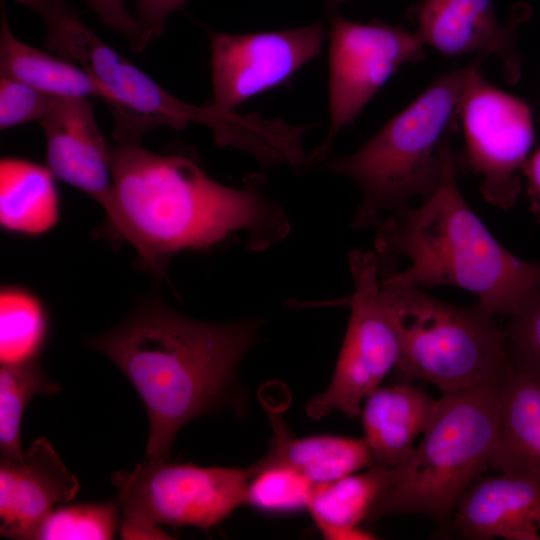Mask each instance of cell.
Instances as JSON below:
<instances>
[{"mask_svg": "<svg viewBox=\"0 0 540 540\" xmlns=\"http://www.w3.org/2000/svg\"><path fill=\"white\" fill-rule=\"evenodd\" d=\"M110 150L107 229L129 242L155 275L163 276L171 257L184 250H205L244 235L246 247L261 251L290 231L261 175H246L242 187L234 188L185 155L153 153L138 142H116Z\"/></svg>", "mask_w": 540, "mask_h": 540, "instance_id": "cell-1", "label": "cell"}, {"mask_svg": "<svg viewBox=\"0 0 540 540\" xmlns=\"http://www.w3.org/2000/svg\"><path fill=\"white\" fill-rule=\"evenodd\" d=\"M451 137L440 146L437 188L420 206L377 226L376 253L396 259L392 274L399 281L459 287L495 316L509 317L540 287V262L509 252L470 208L457 183Z\"/></svg>", "mask_w": 540, "mask_h": 540, "instance_id": "cell-3", "label": "cell"}, {"mask_svg": "<svg viewBox=\"0 0 540 540\" xmlns=\"http://www.w3.org/2000/svg\"><path fill=\"white\" fill-rule=\"evenodd\" d=\"M0 74L40 91L68 98H98L105 93L98 82L77 64L18 39L10 28L1 0Z\"/></svg>", "mask_w": 540, "mask_h": 540, "instance_id": "cell-21", "label": "cell"}, {"mask_svg": "<svg viewBox=\"0 0 540 540\" xmlns=\"http://www.w3.org/2000/svg\"><path fill=\"white\" fill-rule=\"evenodd\" d=\"M349 1H353V0H326V3H327L328 8L333 9Z\"/></svg>", "mask_w": 540, "mask_h": 540, "instance_id": "cell-32", "label": "cell"}, {"mask_svg": "<svg viewBox=\"0 0 540 540\" xmlns=\"http://www.w3.org/2000/svg\"><path fill=\"white\" fill-rule=\"evenodd\" d=\"M14 1L44 23L46 50L77 64L102 87L114 120L115 142L140 143L155 128L182 130L189 124L209 128L218 146L249 154L267 141L270 124L266 118L176 97L99 37L67 0Z\"/></svg>", "mask_w": 540, "mask_h": 540, "instance_id": "cell-4", "label": "cell"}, {"mask_svg": "<svg viewBox=\"0 0 540 540\" xmlns=\"http://www.w3.org/2000/svg\"><path fill=\"white\" fill-rule=\"evenodd\" d=\"M261 320L210 323L156 298L141 301L116 327L86 344L129 379L148 415L146 458L169 460L180 429L193 419L239 407L238 366L256 343Z\"/></svg>", "mask_w": 540, "mask_h": 540, "instance_id": "cell-2", "label": "cell"}, {"mask_svg": "<svg viewBox=\"0 0 540 540\" xmlns=\"http://www.w3.org/2000/svg\"><path fill=\"white\" fill-rule=\"evenodd\" d=\"M499 431L498 386L443 394L412 457L390 468L367 522L402 513L452 520L463 495L490 468Z\"/></svg>", "mask_w": 540, "mask_h": 540, "instance_id": "cell-7", "label": "cell"}, {"mask_svg": "<svg viewBox=\"0 0 540 540\" xmlns=\"http://www.w3.org/2000/svg\"><path fill=\"white\" fill-rule=\"evenodd\" d=\"M86 2L106 26L126 41L133 52L140 53L149 45L135 14L127 8L126 0H86Z\"/></svg>", "mask_w": 540, "mask_h": 540, "instance_id": "cell-29", "label": "cell"}, {"mask_svg": "<svg viewBox=\"0 0 540 540\" xmlns=\"http://www.w3.org/2000/svg\"><path fill=\"white\" fill-rule=\"evenodd\" d=\"M62 98L0 74V129L42 120Z\"/></svg>", "mask_w": 540, "mask_h": 540, "instance_id": "cell-27", "label": "cell"}, {"mask_svg": "<svg viewBox=\"0 0 540 540\" xmlns=\"http://www.w3.org/2000/svg\"><path fill=\"white\" fill-rule=\"evenodd\" d=\"M38 360V359H37ZM37 360L1 364L0 368V453L1 459H24L21 445V419L30 400L38 395H54L61 387Z\"/></svg>", "mask_w": 540, "mask_h": 540, "instance_id": "cell-24", "label": "cell"}, {"mask_svg": "<svg viewBox=\"0 0 540 540\" xmlns=\"http://www.w3.org/2000/svg\"><path fill=\"white\" fill-rule=\"evenodd\" d=\"M49 335V317L38 296L20 286L0 292V362L37 360Z\"/></svg>", "mask_w": 540, "mask_h": 540, "instance_id": "cell-23", "label": "cell"}, {"mask_svg": "<svg viewBox=\"0 0 540 540\" xmlns=\"http://www.w3.org/2000/svg\"><path fill=\"white\" fill-rule=\"evenodd\" d=\"M55 176L47 166L16 157L0 161V225L10 233L37 236L60 216Z\"/></svg>", "mask_w": 540, "mask_h": 540, "instance_id": "cell-19", "label": "cell"}, {"mask_svg": "<svg viewBox=\"0 0 540 540\" xmlns=\"http://www.w3.org/2000/svg\"><path fill=\"white\" fill-rule=\"evenodd\" d=\"M452 520L468 539L540 540V482L483 474L463 495Z\"/></svg>", "mask_w": 540, "mask_h": 540, "instance_id": "cell-16", "label": "cell"}, {"mask_svg": "<svg viewBox=\"0 0 540 540\" xmlns=\"http://www.w3.org/2000/svg\"><path fill=\"white\" fill-rule=\"evenodd\" d=\"M39 122L46 166L55 178L105 208L112 193L111 146L97 124L92 99L64 97Z\"/></svg>", "mask_w": 540, "mask_h": 540, "instance_id": "cell-15", "label": "cell"}, {"mask_svg": "<svg viewBox=\"0 0 540 540\" xmlns=\"http://www.w3.org/2000/svg\"><path fill=\"white\" fill-rule=\"evenodd\" d=\"M499 402V440L490 468L540 482V369L513 362Z\"/></svg>", "mask_w": 540, "mask_h": 540, "instance_id": "cell-18", "label": "cell"}, {"mask_svg": "<svg viewBox=\"0 0 540 540\" xmlns=\"http://www.w3.org/2000/svg\"><path fill=\"white\" fill-rule=\"evenodd\" d=\"M211 46L212 104L227 111L285 83L321 51L322 22L249 34L208 30Z\"/></svg>", "mask_w": 540, "mask_h": 540, "instance_id": "cell-12", "label": "cell"}, {"mask_svg": "<svg viewBox=\"0 0 540 540\" xmlns=\"http://www.w3.org/2000/svg\"><path fill=\"white\" fill-rule=\"evenodd\" d=\"M522 171L526 178L531 211L540 222V147L527 159Z\"/></svg>", "mask_w": 540, "mask_h": 540, "instance_id": "cell-31", "label": "cell"}, {"mask_svg": "<svg viewBox=\"0 0 540 540\" xmlns=\"http://www.w3.org/2000/svg\"><path fill=\"white\" fill-rule=\"evenodd\" d=\"M329 48L330 127L308 156L322 163L337 133L352 123L389 78L404 64L424 59L415 32L383 22L358 23L331 13Z\"/></svg>", "mask_w": 540, "mask_h": 540, "instance_id": "cell-11", "label": "cell"}, {"mask_svg": "<svg viewBox=\"0 0 540 540\" xmlns=\"http://www.w3.org/2000/svg\"><path fill=\"white\" fill-rule=\"evenodd\" d=\"M477 55L466 77L459 105L464 147L457 168L481 178L480 192L492 205L511 208L521 191L519 171L534 142L530 106L488 82Z\"/></svg>", "mask_w": 540, "mask_h": 540, "instance_id": "cell-9", "label": "cell"}, {"mask_svg": "<svg viewBox=\"0 0 540 540\" xmlns=\"http://www.w3.org/2000/svg\"><path fill=\"white\" fill-rule=\"evenodd\" d=\"M250 468L246 504L268 513L308 509L315 485L302 474L282 465Z\"/></svg>", "mask_w": 540, "mask_h": 540, "instance_id": "cell-25", "label": "cell"}, {"mask_svg": "<svg viewBox=\"0 0 540 540\" xmlns=\"http://www.w3.org/2000/svg\"><path fill=\"white\" fill-rule=\"evenodd\" d=\"M381 288L400 341L397 381L422 380L443 394L498 386L512 359L495 315L477 303L458 306L397 280L379 256Z\"/></svg>", "mask_w": 540, "mask_h": 540, "instance_id": "cell-6", "label": "cell"}, {"mask_svg": "<svg viewBox=\"0 0 540 540\" xmlns=\"http://www.w3.org/2000/svg\"><path fill=\"white\" fill-rule=\"evenodd\" d=\"M389 477L390 467L374 464L364 472L315 485L308 510L319 530L357 527L367 522Z\"/></svg>", "mask_w": 540, "mask_h": 540, "instance_id": "cell-22", "label": "cell"}, {"mask_svg": "<svg viewBox=\"0 0 540 540\" xmlns=\"http://www.w3.org/2000/svg\"><path fill=\"white\" fill-rule=\"evenodd\" d=\"M354 283L351 313L331 382L308 403L309 417L321 419L338 410L359 415L364 399L394 370L400 358L399 336L381 288L375 252L349 254Z\"/></svg>", "mask_w": 540, "mask_h": 540, "instance_id": "cell-10", "label": "cell"}, {"mask_svg": "<svg viewBox=\"0 0 540 540\" xmlns=\"http://www.w3.org/2000/svg\"><path fill=\"white\" fill-rule=\"evenodd\" d=\"M79 488L78 479L45 437L32 443L23 460L1 459V536L37 539L54 506L73 500Z\"/></svg>", "mask_w": 540, "mask_h": 540, "instance_id": "cell-14", "label": "cell"}, {"mask_svg": "<svg viewBox=\"0 0 540 540\" xmlns=\"http://www.w3.org/2000/svg\"><path fill=\"white\" fill-rule=\"evenodd\" d=\"M117 502H89L60 506L41 525L37 539H113L121 520Z\"/></svg>", "mask_w": 540, "mask_h": 540, "instance_id": "cell-26", "label": "cell"}, {"mask_svg": "<svg viewBox=\"0 0 540 540\" xmlns=\"http://www.w3.org/2000/svg\"><path fill=\"white\" fill-rule=\"evenodd\" d=\"M436 400L410 382L379 386L360 409L364 439L375 464L396 467L407 462L432 417Z\"/></svg>", "mask_w": 540, "mask_h": 540, "instance_id": "cell-17", "label": "cell"}, {"mask_svg": "<svg viewBox=\"0 0 540 540\" xmlns=\"http://www.w3.org/2000/svg\"><path fill=\"white\" fill-rule=\"evenodd\" d=\"M412 14L415 34L424 46L448 58L495 56L505 79L518 81L522 56L516 44L517 27L529 18V5H515L504 23L498 20L492 0H420Z\"/></svg>", "mask_w": 540, "mask_h": 540, "instance_id": "cell-13", "label": "cell"}, {"mask_svg": "<svg viewBox=\"0 0 540 540\" xmlns=\"http://www.w3.org/2000/svg\"><path fill=\"white\" fill-rule=\"evenodd\" d=\"M473 62L437 77L355 152L322 162L360 189L353 227H377L410 207L413 198L425 200L435 191L440 146L458 130L460 98Z\"/></svg>", "mask_w": 540, "mask_h": 540, "instance_id": "cell-5", "label": "cell"}, {"mask_svg": "<svg viewBox=\"0 0 540 540\" xmlns=\"http://www.w3.org/2000/svg\"><path fill=\"white\" fill-rule=\"evenodd\" d=\"M502 328L514 363L540 369V287Z\"/></svg>", "mask_w": 540, "mask_h": 540, "instance_id": "cell-28", "label": "cell"}, {"mask_svg": "<svg viewBox=\"0 0 540 540\" xmlns=\"http://www.w3.org/2000/svg\"><path fill=\"white\" fill-rule=\"evenodd\" d=\"M268 452L254 465H282L314 485L332 482L375 464L364 438L315 435L296 438L277 423Z\"/></svg>", "mask_w": 540, "mask_h": 540, "instance_id": "cell-20", "label": "cell"}, {"mask_svg": "<svg viewBox=\"0 0 540 540\" xmlns=\"http://www.w3.org/2000/svg\"><path fill=\"white\" fill-rule=\"evenodd\" d=\"M188 0H137L135 16L148 44L159 38L168 17L181 10Z\"/></svg>", "mask_w": 540, "mask_h": 540, "instance_id": "cell-30", "label": "cell"}, {"mask_svg": "<svg viewBox=\"0 0 540 540\" xmlns=\"http://www.w3.org/2000/svg\"><path fill=\"white\" fill-rule=\"evenodd\" d=\"M250 467H201L145 458L111 476L124 539H170L159 525L209 529L246 505Z\"/></svg>", "mask_w": 540, "mask_h": 540, "instance_id": "cell-8", "label": "cell"}]
</instances>
